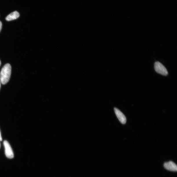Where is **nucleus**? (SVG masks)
Listing matches in <instances>:
<instances>
[{
    "mask_svg": "<svg viewBox=\"0 0 177 177\" xmlns=\"http://www.w3.org/2000/svg\"><path fill=\"white\" fill-rule=\"evenodd\" d=\"M11 74V67L9 64H7L2 68L0 73V81L2 84L8 83Z\"/></svg>",
    "mask_w": 177,
    "mask_h": 177,
    "instance_id": "f257e3e1",
    "label": "nucleus"
},
{
    "mask_svg": "<svg viewBox=\"0 0 177 177\" xmlns=\"http://www.w3.org/2000/svg\"><path fill=\"white\" fill-rule=\"evenodd\" d=\"M154 67L155 70L157 73L165 76L168 74V72L167 69L160 62L158 61L156 62Z\"/></svg>",
    "mask_w": 177,
    "mask_h": 177,
    "instance_id": "f03ea898",
    "label": "nucleus"
},
{
    "mask_svg": "<svg viewBox=\"0 0 177 177\" xmlns=\"http://www.w3.org/2000/svg\"><path fill=\"white\" fill-rule=\"evenodd\" d=\"M3 144L5 149V154L7 158L10 159L13 158L14 157L13 152L8 142L6 140H5Z\"/></svg>",
    "mask_w": 177,
    "mask_h": 177,
    "instance_id": "7ed1b4c3",
    "label": "nucleus"
},
{
    "mask_svg": "<svg viewBox=\"0 0 177 177\" xmlns=\"http://www.w3.org/2000/svg\"><path fill=\"white\" fill-rule=\"evenodd\" d=\"M114 111L117 118H118L119 121L122 124H125L126 123L127 120L125 116L123 114L119 109L116 108H114Z\"/></svg>",
    "mask_w": 177,
    "mask_h": 177,
    "instance_id": "20e7f679",
    "label": "nucleus"
},
{
    "mask_svg": "<svg viewBox=\"0 0 177 177\" xmlns=\"http://www.w3.org/2000/svg\"><path fill=\"white\" fill-rule=\"evenodd\" d=\"M164 166L167 170L172 171H177V165L173 161H170L165 163L164 164Z\"/></svg>",
    "mask_w": 177,
    "mask_h": 177,
    "instance_id": "39448f33",
    "label": "nucleus"
},
{
    "mask_svg": "<svg viewBox=\"0 0 177 177\" xmlns=\"http://www.w3.org/2000/svg\"><path fill=\"white\" fill-rule=\"evenodd\" d=\"M19 17V14L17 11H14L12 12L7 16L6 18V20L10 21L16 19Z\"/></svg>",
    "mask_w": 177,
    "mask_h": 177,
    "instance_id": "423d86ee",
    "label": "nucleus"
},
{
    "mask_svg": "<svg viewBox=\"0 0 177 177\" xmlns=\"http://www.w3.org/2000/svg\"><path fill=\"white\" fill-rule=\"evenodd\" d=\"M2 27V22L0 21V32H1Z\"/></svg>",
    "mask_w": 177,
    "mask_h": 177,
    "instance_id": "0eeeda50",
    "label": "nucleus"
},
{
    "mask_svg": "<svg viewBox=\"0 0 177 177\" xmlns=\"http://www.w3.org/2000/svg\"><path fill=\"white\" fill-rule=\"evenodd\" d=\"M2 140V138L1 136V132H0V141H1Z\"/></svg>",
    "mask_w": 177,
    "mask_h": 177,
    "instance_id": "6e6552de",
    "label": "nucleus"
},
{
    "mask_svg": "<svg viewBox=\"0 0 177 177\" xmlns=\"http://www.w3.org/2000/svg\"><path fill=\"white\" fill-rule=\"evenodd\" d=\"M1 81H0V89H1Z\"/></svg>",
    "mask_w": 177,
    "mask_h": 177,
    "instance_id": "1a4fd4ad",
    "label": "nucleus"
},
{
    "mask_svg": "<svg viewBox=\"0 0 177 177\" xmlns=\"http://www.w3.org/2000/svg\"><path fill=\"white\" fill-rule=\"evenodd\" d=\"M1 61H0V66H1Z\"/></svg>",
    "mask_w": 177,
    "mask_h": 177,
    "instance_id": "9d476101",
    "label": "nucleus"
},
{
    "mask_svg": "<svg viewBox=\"0 0 177 177\" xmlns=\"http://www.w3.org/2000/svg\"><path fill=\"white\" fill-rule=\"evenodd\" d=\"M1 143H0V148H1Z\"/></svg>",
    "mask_w": 177,
    "mask_h": 177,
    "instance_id": "9b49d317",
    "label": "nucleus"
}]
</instances>
